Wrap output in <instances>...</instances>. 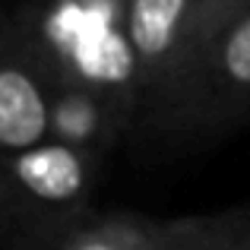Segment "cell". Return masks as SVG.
I'll return each mask as SVG.
<instances>
[{"instance_id":"3","label":"cell","mask_w":250,"mask_h":250,"mask_svg":"<svg viewBox=\"0 0 250 250\" xmlns=\"http://www.w3.org/2000/svg\"><path fill=\"white\" fill-rule=\"evenodd\" d=\"M187 0H133L130 6V42L143 57H159L171 48Z\"/></svg>"},{"instance_id":"2","label":"cell","mask_w":250,"mask_h":250,"mask_svg":"<svg viewBox=\"0 0 250 250\" xmlns=\"http://www.w3.org/2000/svg\"><path fill=\"white\" fill-rule=\"evenodd\" d=\"M16 177L29 193L42 200H70L83 190L85 171L73 149L67 146H38L25 149L16 159Z\"/></svg>"},{"instance_id":"4","label":"cell","mask_w":250,"mask_h":250,"mask_svg":"<svg viewBox=\"0 0 250 250\" xmlns=\"http://www.w3.org/2000/svg\"><path fill=\"white\" fill-rule=\"evenodd\" d=\"M222 63H225V73L234 83L250 85V16L228 35L225 51H222Z\"/></svg>"},{"instance_id":"5","label":"cell","mask_w":250,"mask_h":250,"mask_svg":"<svg viewBox=\"0 0 250 250\" xmlns=\"http://www.w3.org/2000/svg\"><path fill=\"white\" fill-rule=\"evenodd\" d=\"M92 250H98V247H92Z\"/></svg>"},{"instance_id":"1","label":"cell","mask_w":250,"mask_h":250,"mask_svg":"<svg viewBox=\"0 0 250 250\" xmlns=\"http://www.w3.org/2000/svg\"><path fill=\"white\" fill-rule=\"evenodd\" d=\"M48 133V104L35 80L16 67H0V146L35 149Z\"/></svg>"}]
</instances>
